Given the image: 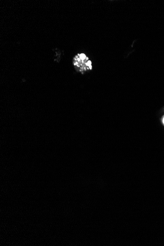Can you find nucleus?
Listing matches in <instances>:
<instances>
[{
    "label": "nucleus",
    "mask_w": 164,
    "mask_h": 246,
    "mask_svg": "<svg viewBox=\"0 0 164 246\" xmlns=\"http://www.w3.org/2000/svg\"><path fill=\"white\" fill-rule=\"evenodd\" d=\"M162 121H163V123L164 125V116L163 117V119H162Z\"/></svg>",
    "instance_id": "f03ea898"
},
{
    "label": "nucleus",
    "mask_w": 164,
    "mask_h": 246,
    "mask_svg": "<svg viewBox=\"0 0 164 246\" xmlns=\"http://www.w3.org/2000/svg\"><path fill=\"white\" fill-rule=\"evenodd\" d=\"M73 65L77 71L84 74L93 69L92 63L84 53L78 54L73 59Z\"/></svg>",
    "instance_id": "f257e3e1"
}]
</instances>
